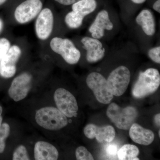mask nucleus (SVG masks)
I'll list each match as a JSON object with an SVG mask.
<instances>
[{"label": "nucleus", "instance_id": "4", "mask_svg": "<svg viewBox=\"0 0 160 160\" xmlns=\"http://www.w3.org/2000/svg\"><path fill=\"white\" fill-rule=\"evenodd\" d=\"M49 46L53 52L61 56L69 65L76 64L81 58V52L69 39L53 38L50 41Z\"/></svg>", "mask_w": 160, "mask_h": 160}, {"label": "nucleus", "instance_id": "19", "mask_svg": "<svg viewBox=\"0 0 160 160\" xmlns=\"http://www.w3.org/2000/svg\"><path fill=\"white\" fill-rule=\"evenodd\" d=\"M139 150L136 146L126 144L122 146L118 152V158L120 160H139L137 156Z\"/></svg>", "mask_w": 160, "mask_h": 160}, {"label": "nucleus", "instance_id": "7", "mask_svg": "<svg viewBox=\"0 0 160 160\" xmlns=\"http://www.w3.org/2000/svg\"><path fill=\"white\" fill-rule=\"evenodd\" d=\"M43 9L41 0H26L16 8L15 20L20 24H26L36 18Z\"/></svg>", "mask_w": 160, "mask_h": 160}, {"label": "nucleus", "instance_id": "26", "mask_svg": "<svg viewBox=\"0 0 160 160\" xmlns=\"http://www.w3.org/2000/svg\"><path fill=\"white\" fill-rule=\"evenodd\" d=\"M106 153L109 155L115 156L117 152V147L115 144H110L106 147Z\"/></svg>", "mask_w": 160, "mask_h": 160}, {"label": "nucleus", "instance_id": "6", "mask_svg": "<svg viewBox=\"0 0 160 160\" xmlns=\"http://www.w3.org/2000/svg\"><path fill=\"white\" fill-rule=\"evenodd\" d=\"M130 77V71L125 66H119L112 72L107 81L112 94L119 97L124 94L129 86Z\"/></svg>", "mask_w": 160, "mask_h": 160}, {"label": "nucleus", "instance_id": "25", "mask_svg": "<svg viewBox=\"0 0 160 160\" xmlns=\"http://www.w3.org/2000/svg\"><path fill=\"white\" fill-rule=\"evenodd\" d=\"M11 46L9 40L6 38H0V62Z\"/></svg>", "mask_w": 160, "mask_h": 160}, {"label": "nucleus", "instance_id": "9", "mask_svg": "<svg viewBox=\"0 0 160 160\" xmlns=\"http://www.w3.org/2000/svg\"><path fill=\"white\" fill-rule=\"evenodd\" d=\"M54 18L53 12L50 9H42L38 15L35 23V32L37 37L40 40L49 39L54 27Z\"/></svg>", "mask_w": 160, "mask_h": 160}, {"label": "nucleus", "instance_id": "1", "mask_svg": "<svg viewBox=\"0 0 160 160\" xmlns=\"http://www.w3.org/2000/svg\"><path fill=\"white\" fill-rule=\"evenodd\" d=\"M36 122L40 126L47 130L55 131L67 126L68 119L66 116L55 107H43L36 112Z\"/></svg>", "mask_w": 160, "mask_h": 160}, {"label": "nucleus", "instance_id": "10", "mask_svg": "<svg viewBox=\"0 0 160 160\" xmlns=\"http://www.w3.org/2000/svg\"><path fill=\"white\" fill-rule=\"evenodd\" d=\"M32 76L29 72H24L16 77L8 90L9 96L15 102H19L26 98L31 89Z\"/></svg>", "mask_w": 160, "mask_h": 160}, {"label": "nucleus", "instance_id": "18", "mask_svg": "<svg viewBox=\"0 0 160 160\" xmlns=\"http://www.w3.org/2000/svg\"><path fill=\"white\" fill-rule=\"evenodd\" d=\"M97 6L96 0H79L72 5V9L85 18L92 13Z\"/></svg>", "mask_w": 160, "mask_h": 160}, {"label": "nucleus", "instance_id": "2", "mask_svg": "<svg viewBox=\"0 0 160 160\" xmlns=\"http://www.w3.org/2000/svg\"><path fill=\"white\" fill-rule=\"evenodd\" d=\"M160 85V74L158 69L149 68L140 72L132 90V96L142 98L152 94Z\"/></svg>", "mask_w": 160, "mask_h": 160}, {"label": "nucleus", "instance_id": "11", "mask_svg": "<svg viewBox=\"0 0 160 160\" xmlns=\"http://www.w3.org/2000/svg\"><path fill=\"white\" fill-rule=\"evenodd\" d=\"M22 50L17 45L10 46L0 62V75L4 78H10L15 74L17 64L21 58Z\"/></svg>", "mask_w": 160, "mask_h": 160}, {"label": "nucleus", "instance_id": "32", "mask_svg": "<svg viewBox=\"0 0 160 160\" xmlns=\"http://www.w3.org/2000/svg\"><path fill=\"white\" fill-rule=\"evenodd\" d=\"M3 28V22L0 19V32L2 30Z\"/></svg>", "mask_w": 160, "mask_h": 160}, {"label": "nucleus", "instance_id": "20", "mask_svg": "<svg viewBox=\"0 0 160 160\" xmlns=\"http://www.w3.org/2000/svg\"><path fill=\"white\" fill-rule=\"evenodd\" d=\"M85 17L75 12H69L66 15L65 22L66 26L71 29H77L82 26Z\"/></svg>", "mask_w": 160, "mask_h": 160}, {"label": "nucleus", "instance_id": "12", "mask_svg": "<svg viewBox=\"0 0 160 160\" xmlns=\"http://www.w3.org/2000/svg\"><path fill=\"white\" fill-rule=\"evenodd\" d=\"M114 25L110 20L108 12L101 10L97 15L93 22L89 26V31L92 37L100 39L105 35V31H111Z\"/></svg>", "mask_w": 160, "mask_h": 160}, {"label": "nucleus", "instance_id": "33", "mask_svg": "<svg viewBox=\"0 0 160 160\" xmlns=\"http://www.w3.org/2000/svg\"><path fill=\"white\" fill-rule=\"evenodd\" d=\"M7 0H0V6L6 2Z\"/></svg>", "mask_w": 160, "mask_h": 160}, {"label": "nucleus", "instance_id": "31", "mask_svg": "<svg viewBox=\"0 0 160 160\" xmlns=\"http://www.w3.org/2000/svg\"><path fill=\"white\" fill-rule=\"evenodd\" d=\"M3 109L2 106H0V127L2 125V112Z\"/></svg>", "mask_w": 160, "mask_h": 160}, {"label": "nucleus", "instance_id": "22", "mask_svg": "<svg viewBox=\"0 0 160 160\" xmlns=\"http://www.w3.org/2000/svg\"><path fill=\"white\" fill-rule=\"evenodd\" d=\"M13 160H30L26 147L23 145L18 146L15 150L12 156Z\"/></svg>", "mask_w": 160, "mask_h": 160}, {"label": "nucleus", "instance_id": "21", "mask_svg": "<svg viewBox=\"0 0 160 160\" xmlns=\"http://www.w3.org/2000/svg\"><path fill=\"white\" fill-rule=\"evenodd\" d=\"M10 126L7 123H3L0 127V153H2L5 149V141L10 133Z\"/></svg>", "mask_w": 160, "mask_h": 160}, {"label": "nucleus", "instance_id": "27", "mask_svg": "<svg viewBox=\"0 0 160 160\" xmlns=\"http://www.w3.org/2000/svg\"><path fill=\"white\" fill-rule=\"evenodd\" d=\"M54 1L61 5L68 6L73 5L79 0H54Z\"/></svg>", "mask_w": 160, "mask_h": 160}, {"label": "nucleus", "instance_id": "8", "mask_svg": "<svg viewBox=\"0 0 160 160\" xmlns=\"http://www.w3.org/2000/svg\"><path fill=\"white\" fill-rule=\"evenodd\" d=\"M54 100L57 108L67 118H72L77 115L78 110L77 102L73 94L64 88H58L55 92Z\"/></svg>", "mask_w": 160, "mask_h": 160}, {"label": "nucleus", "instance_id": "29", "mask_svg": "<svg viewBox=\"0 0 160 160\" xmlns=\"http://www.w3.org/2000/svg\"><path fill=\"white\" fill-rule=\"evenodd\" d=\"M154 120L156 124L159 127L160 125V113H158V114H157L154 117Z\"/></svg>", "mask_w": 160, "mask_h": 160}, {"label": "nucleus", "instance_id": "14", "mask_svg": "<svg viewBox=\"0 0 160 160\" xmlns=\"http://www.w3.org/2000/svg\"><path fill=\"white\" fill-rule=\"evenodd\" d=\"M84 133L88 138H96L100 143L111 142L115 137V131L111 126L99 127L94 124H89L84 128Z\"/></svg>", "mask_w": 160, "mask_h": 160}, {"label": "nucleus", "instance_id": "13", "mask_svg": "<svg viewBox=\"0 0 160 160\" xmlns=\"http://www.w3.org/2000/svg\"><path fill=\"white\" fill-rule=\"evenodd\" d=\"M83 47L86 50V59L89 63H95L105 55V49L99 39L92 37H85L81 40Z\"/></svg>", "mask_w": 160, "mask_h": 160}, {"label": "nucleus", "instance_id": "28", "mask_svg": "<svg viewBox=\"0 0 160 160\" xmlns=\"http://www.w3.org/2000/svg\"><path fill=\"white\" fill-rule=\"evenodd\" d=\"M152 8L155 11L159 13H160V0H157L153 4Z\"/></svg>", "mask_w": 160, "mask_h": 160}, {"label": "nucleus", "instance_id": "30", "mask_svg": "<svg viewBox=\"0 0 160 160\" xmlns=\"http://www.w3.org/2000/svg\"><path fill=\"white\" fill-rule=\"evenodd\" d=\"M146 0H131L132 2L136 4H141L145 2Z\"/></svg>", "mask_w": 160, "mask_h": 160}, {"label": "nucleus", "instance_id": "5", "mask_svg": "<svg viewBox=\"0 0 160 160\" xmlns=\"http://www.w3.org/2000/svg\"><path fill=\"white\" fill-rule=\"evenodd\" d=\"M86 84L91 89L99 102L109 104L113 98L108 87L107 79L98 72L89 73L86 80Z\"/></svg>", "mask_w": 160, "mask_h": 160}, {"label": "nucleus", "instance_id": "17", "mask_svg": "<svg viewBox=\"0 0 160 160\" xmlns=\"http://www.w3.org/2000/svg\"><path fill=\"white\" fill-rule=\"evenodd\" d=\"M136 22L146 35H154L156 32L155 20L152 12L149 9H143L140 12L136 18Z\"/></svg>", "mask_w": 160, "mask_h": 160}, {"label": "nucleus", "instance_id": "15", "mask_svg": "<svg viewBox=\"0 0 160 160\" xmlns=\"http://www.w3.org/2000/svg\"><path fill=\"white\" fill-rule=\"evenodd\" d=\"M129 129V136L134 142L148 146L154 141V133L151 130L145 129L137 123H133Z\"/></svg>", "mask_w": 160, "mask_h": 160}, {"label": "nucleus", "instance_id": "3", "mask_svg": "<svg viewBox=\"0 0 160 160\" xmlns=\"http://www.w3.org/2000/svg\"><path fill=\"white\" fill-rule=\"evenodd\" d=\"M106 114L118 129L128 130L136 120L138 113L137 109L132 106L122 108L112 103L108 107Z\"/></svg>", "mask_w": 160, "mask_h": 160}, {"label": "nucleus", "instance_id": "34", "mask_svg": "<svg viewBox=\"0 0 160 160\" xmlns=\"http://www.w3.org/2000/svg\"><path fill=\"white\" fill-rule=\"evenodd\" d=\"M158 134H159V137H160V130H159V133H158Z\"/></svg>", "mask_w": 160, "mask_h": 160}, {"label": "nucleus", "instance_id": "16", "mask_svg": "<svg viewBox=\"0 0 160 160\" xmlns=\"http://www.w3.org/2000/svg\"><path fill=\"white\" fill-rule=\"evenodd\" d=\"M35 159L56 160L59 156L58 152L54 146L45 141H38L34 146Z\"/></svg>", "mask_w": 160, "mask_h": 160}, {"label": "nucleus", "instance_id": "23", "mask_svg": "<svg viewBox=\"0 0 160 160\" xmlns=\"http://www.w3.org/2000/svg\"><path fill=\"white\" fill-rule=\"evenodd\" d=\"M75 155L78 160H94L91 153L84 146L78 147L76 150Z\"/></svg>", "mask_w": 160, "mask_h": 160}, {"label": "nucleus", "instance_id": "24", "mask_svg": "<svg viewBox=\"0 0 160 160\" xmlns=\"http://www.w3.org/2000/svg\"><path fill=\"white\" fill-rule=\"evenodd\" d=\"M149 58L154 62L160 63V46L153 47L149 49L148 52Z\"/></svg>", "mask_w": 160, "mask_h": 160}]
</instances>
